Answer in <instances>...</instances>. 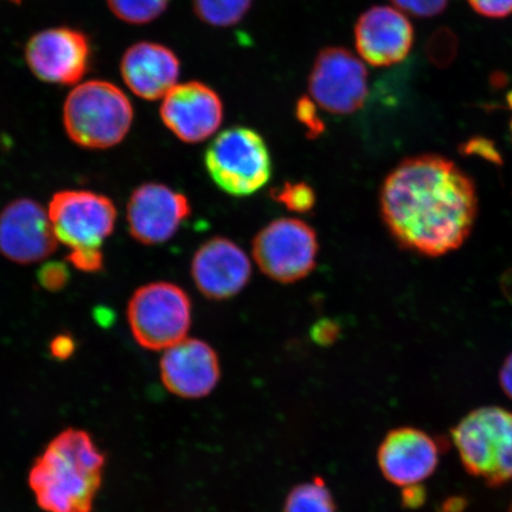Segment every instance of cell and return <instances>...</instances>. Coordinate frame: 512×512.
<instances>
[{
    "label": "cell",
    "mask_w": 512,
    "mask_h": 512,
    "mask_svg": "<svg viewBox=\"0 0 512 512\" xmlns=\"http://www.w3.org/2000/svg\"><path fill=\"white\" fill-rule=\"evenodd\" d=\"M380 202L393 238L425 256L457 251L469 239L478 215L475 182L439 155L403 160L384 181Z\"/></svg>",
    "instance_id": "obj_1"
},
{
    "label": "cell",
    "mask_w": 512,
    "mask_h": 512,
    "mask_svg": "<svg viewBox=\"0 0 512 512\" xmlns=\"http://www.w3.org/2000/svg\"><path fill=\"white\" fill-rule=\"evenodd\" d=\"M105 463L91 435L63 431L31 467L29 484L37 504L47 512H93Z\"/></svg>",
    "instance_id": "obj_2"
},
{
    "label": "cell",
    "mask_w": 512,
    "mask_h": 512,
    "mask_svg": "<svg viewBox=\"0 0 512 512\" xmlns=\"http://www.w3.org/2000/svg\"><path fill=\"white\" fill-rule=\"evenodd\" d=\"M134 111L126 94L111 82L80 83L63 106V125L76 145L91 150L120 144L131 130Z\"/></svg>",
    "instance_id": "obj_3"
},
{
    "label": "cell",
    "mask_w": 512,
    "mask_h": 512,
    "mask_svg": "<svg viewBox=\"0 0 512 512\" xmlns=\"http://www.w3.org/2000/svg\"><path fill=\"white\" fill-rule=\"evenodd\" d=\"M451 437L469 475L491 488L512 480V411L497 406L473 409Z\"/></svg>",
    "instance_id": "obj_4"
},
{
    "label": "cell",
    "mask_w": 512,
    "mask_h": 512,
    "mask_svg": "<svg viewBox=\"0 0 512 512\" xmlns=\"http://www.w3.org/2000/svg\"><path fill=\"white\" fill-rule=\"evenodd\" d=\"M204 164L217 187L236 197L255 194L272 175L271 153L264 138L242 126L221 132L208 146Z\"/></svg>",
    "instance_id": "obj_5"
},
{
    "label": "cell",
    "mask_w": 512,
    "mask_h": 512,
    "mask_svg": "<svg viewBox=\"0 0 512 512\" xmlns=\"http://www.w3.org/2000/svg\"><path fill=\"white\" fill-rule=\"evenodd\" d=\"M127 318L139 345L152 351L168 350L187 338L191 300L175 284H149L134 292L128 303Z\"/></svg>",
    "instance_id": "obj_6"
},
{
    "label": "cell",
    "mask_w": 512,
    "mask_h": 512,
    "mask_svg": "<svg viewBox=\"0 0 512 512\" xmlns=\"http://www.w3.org/2000/svg\"><path fill=\"white\" fill-rule=\"evenodd\" d=\"M318 248L317 234L309 224L297 219H279L255 236L253 256L268 278L291 284L313 271Z\"/></svg>",
    "instance_id": "obj_7"
},
{
    "label": "cell",
    "mask_w": 512,
    "mask_h": 512,
    "mask_svg": "<svg viewBox=\"0 0 512 512\" xmlns=\"http://www.w3.org/2000/svg\"><path fill=\"white\" fill-rule=\"evenodd\" d=\"M48 214L57 240L72 249L100 248L117 221L110 198L83 190L56 192Z\"/></svg>",
    "instance_id": "obj_8"
},
{
    "label": "cell",
    "mask_w": 512,
    "mask_h": 512,
    "mask_svg": "<svg viewBox=\"0 0 512 512\" xmlns=\"http://www.w3.org/2000/svg\"><path fill=\"white\" fill-rule=\"evenodd\" d=\"M309 91L311 99L326 112L354 114L361 110L368 98L367 68L348 49H323L313 63Z\"/></svg>",
    "instance_id": "obj_9"
},
{
    "label": "cell",
    "mask_w": 512,
    "mask_h": 512,
    "mask_svg": "<svg viewBox=\"0 0 512 512\" xmlns=\"http://www.w3.org/2000/svg\"><path fill=\"white\" fill-rule=\"evenodd\" d=\"M91 60V42L85 32L67 27L37 32L25 47L31 73L53 85H76L88 73Z\"/></svg>",
    "instance_id": "obj_10"
},
{
    "label": "cell",
    "mask_w": 512,
    "mask_h": 512,
    "mask_svg": "<svg viewBox=\"0 0 512 512\" xmlns=\"http://www.w3.org/2000/svg\"><path fill=\"white\" fill-rule=\"evenodd\" d=\"M57 241L49 214L34 200H16L0 213V254L16 264L47 259Z\"/></svg>",
    "instance_id": "obj_11"
},
{
    "label": "cell",
    "mask_w": 512,
    "mask_h": 512,
    "mask_svg": "<svg viewBox=\"0 0 512 512\" xmlns=\"http://www.w3.org/2000/svg\"><path fill=\"white\" fill-rule=\"evenodd\" d=\"M160 118L182 142L202 143L222 124V100L213 88L202 82L181 83L164 96Z\"/></svg>",
    "instance_id": "obj_12"
},
{
    "label": "cell",
    "mask_w": 512,
    "mask_h": 512,
    "mask_svg": "<svg viewBox=\"0 0 512 512\" xmlns=\"http://www.w3.org/2000/svg\"><path fill=\"white\" fill-rule=\"evenodd\" d=\"M191 213L188 198L158 183L133 191L127 204L128 230L144 245H159L177 233Z\"/></svg>",
    "instance_id": "obj_13"
},
{
    "label": "cell",
    "mask_w": 512,
    "mask_h": 512,
    "mask_svg": "<svg viewBox=\"0 0 512 512\" xmlns=\"http://www.w3.org/2000/svg\"><path fill=\"white\" fill-rule=\"evenodd\" d=\"M197 290L211 300H226L239 294L252 277V265L233 241L215 238L198 248L191 262Z\"/></svg>",
    "instance_id": "obj_14"
},
{
    "label": "cell",
    "mask_w": 512,
    "mask_h": 512,
    "mask_svg": "<svg viewBox=\"0 0 512 512\" xmlns=\"http://www.w3.org/2000/svg\"><path fill=\"white\" fill-rule=\"evenodd\" d=\"M355 43L358 54L371 66H393L411 53L413 25L400 10L374 6L358 18Z\"/></svg>",
    "instance_id": "obj_15"
},
{
    "label": "cell",
    "mask_w": 512,
    "mask_h": 512,
    "mask_svg": "<svg viewBox=\"0 0 512 512\" xmlns=\"http://www.w3.org/2000/svg\"><path fill=\"white\" fill-rule=\"evenodd\" d=\"M160 374L166 389L179 398H204L220 381L219 357L206 342L185 338L165 351Z\"/></svg>",
    "instance_id": "obj_16"
},
{
    "label": "cell",
    "mask_w": 512,
    "mask_h": 512,
    "mask_svg": "<svg viewBox=\"0 0 512 512\" xmlns=\"http://www.w3.org/2000/svg\"><path fill=\"white\" fill-rule=\"evenodd\" d=\"M440 445L412 427L389 432L379 448V466L388 482L408 488L419 485L437 470Z\"/></svg>",
    "instance_id": "obj_17"
},
{
    "label": "cell",
    "mask_w": 512,
    "mask_h": 512,
    "mask_svg": "<svg viewBox=\"0 0 512 512\" xmlns=\"http://www.w3.org/2000/svg\"><path fill=\"white\" fill-rule=\"evenodd\" d=\"M181 63L177 55L153 42H139L125 51L120 73L133 94L144 100L163 99L178 85Z\"/></svg>",
    "instance_id": "obj_18"
},
{
    "label": "cell",
    "mask_w": 512,
    "mask_h": 512,
    "mask_svg": "<svg viewBox=\"0 0 512 512\" xmlns=\"http://www.w3.org/2000/svg\"><path fill=\"white\" fill-rule=\"evenodd\" d=\"M253 0H192L195 14L211 27L227 28L238 24L251 10Z\"/></svg>",
    "instance_id": "obj_19"
},
{
    "label": "cell",
    "mask_w": 512,
    "mask_h": 512,
    "mask_svg": "<svg viewBox=\"0 0 512 512\" xmlns=\"http://www.w3.org/2000/svg\"><path fill=\"white\" fill-rule=\"evenodd\" d=\"M284 512H336V505L322 480H315L300 484L290 492Z\"/></svg>",
    "instance_id": "obj_20"
},
{
    "label": "cell",
    "mask_w": 512,
    "mask_h": 512,
    "mask_svg": "<svg viewBox=\"0 0 512 512\" xmlns=\"http://www.w3.org/2000/svg\"><path fill=\"white\" fill-rule=\"evenodd\" d=\"M113 15L128 24H146L162 16L170 0H106Z\"/></svg>",
    "instance_id": "obj_21"
},
{
    "label": "cell",
    "mask_w": 512,
    "mask_h": 512,
    "mask_svg": "<svg viewBox=\"0 0 512 512\" xmlns=\"http://www.w3.org/2000/svg\"><path fill=\"white\" fill-rule=\"evenodd\" d=\"M458 51V36L450 28L441 27L435 30L426 43L428 60L437 68L450 67L457 59Z\"/></svg>",
    "instance_id": "obj_22"
},
{
    "label": "cell",
    "mask_w": 512,
    "mask_h": 512,
    "mask_svg": "<svg viewBox=\"0 0 512 512\" xmlns=\"http://www.w3.org/2000/svg\"><path fill=\"white\" fill-rule=\"evenodd\" d=\"M273 200L294 213L306 214L315 207V191L306 183H286L273 191Z\"/></svg>",
    "instance_id": "obj_23"
},
{
    "label": "cell",
    "mask_w": 512,
    "mask_h": 512,
    "mask_svg": "<svg viewBox=\"0 0 512 512\" xmlns=\"http://www.w3.org/2000/svg\"><path fill=\"white\" fill-rule=\"evenodd\" d=\"M296 117L306 128L307 136L315 139L325 130L324 121L320 119L316 102L307 96L300 98L296 105Z\"/></svg>",
    "instance_id": "obj_24"
},
{
    "label": "cell",
    "mask_w": 512,
    "mask_h": 512,
    "mask_svg": "<svg viewBox=\"0 0 512 512\" xmlns=\"http://www.w3.org/2000/svg\"><path fill=\"white\" fill-rule=\"evenodd\" d=\"M400 11L418 18H432L443 14L450 0H392Z\"/></svg>",
    "instance_id": "obj_25"
},
{
    "label": "cell",
    "mask_w": 512,
    "mask_h": 512,
    "mask_svg": "<svg viewBox=\"0 0 512 512\" xmlns=\"http://www.w3.org/2000/svg\"><path fill=\"white\" fill-rule=\"evenodd\" d=\"M70 273L62 262H48L37 273L38 283L50 292L61 291L68 285Z\"/></svg>",
    "instance_id": "obj_26"
},
{
    "label": "cell",
    "mask_w": 512,
    "mask_h": 512,
    "mask_svg": "<svg viewBox=\"0 0 512 512\" xmlns=\"http://www.w3.org/2000/svg\"><path fill=\"white\" fill-rule=\"evenodd\" d=\"M459 152L464 156H479L488 162L502 165L503 157L497 150L495 142L485 137H472L459 146Z\"/></svg>",
    "instance_id": "obj_27"
},
{
    "label": "cell",
    "mask_w": 512,
    "mask_h": 512,
    "mask_svg": "<svg viewBox=\"0 0 512 512\" xmlns=\"http://www.w3.org/2000/svg\"><path fill=\"white\" fill-rule=\"evenodd\" d=\"M68 261L82 272H98L104 265V256L99 248H75L68 255Z\"/></svg>",
    "instance_id": "obj_28"
},
{
    "label": "cell",
    "mask_w": 512,
    "mask_h": 512,
    "mask_svg": "<svg viewBox=\"0 0 512 512\" xmlns=\"http://www.w3.org/2000/svg\"><path fill=\"white\" fill-rule=\"evenodd\" d=\"M478 15L501 19L512 15V0H467Z\"/></svg>",
    "instance_id": "obj_29"
},
{
    "label": "cell",
    "mask_w": 512,
    "mask_h": 512,
    "mask_svg": "<svg viewBox=\"0 0 512 512\" xmlns=\"http://www.w3.org/2000/svg\"><path fill=\"white\" fill-rule=\"evenodd\" d=\"M75 342L68 335L56 336L50 343V352L56 360H68L74 354Z\"/></svg>",
    "instance_id": "obj_30"
},
{
    "label": "cell",
    "mask_w": 512,
    "mask_h": 512,
    "mask_svg": "<svg viewBox=\"0 0 512 512\" xmlns=\"http://www.w3.org/2000/svg\"><path fill=\"white\" fill-rule=\"evenodd\" d=\"M338 326L330 320H323L315 325L312 331V338L319 344H330L335 341L338 336Z\"/></svg>",
    "instance_id": "obj_31"
},
{
    "label": "cell",
    "mask_w": 512,
    "mask_h": 512,
    "mask_svg": "<svg viewBox=\"0 0 512 512\" xmlns=\"http://www.w3.org/2000/svg\"><path fill=\"white\" fill-rule=\"evenodd\" d=\"M499 384L503 393L512 400V352L505 358L501 370H499Z\"/></svg>",
    "instance_id": "obj_32"
},
{
    "label": "cell",
    "mask_w": 512,
    "mask_h": 512,
    "mask_svg": "<svg viewBox=\"0 0 512 512\" xmlns=\"http://www.w3.org/2000/svg\"><path fill=\"white\" fill-rule=\"evenodd\" d=\"M407 494L405 495V503L408 507H419L425 501V491L419 485L408 486Z\"/></svg>",
    "instance_id": "obj_33"
},
{
    "label": "cell",
    "mask_w": 512,
    "mask_h": 512,
    "mask_svg": "<svg viewBox=\"0 0 512 512\" xmlns=\"http://www.w3.org/2000/svg\"><path fill=\"white\" fill-rule=\"evenodd\" d=\"M509 82V75L501 72V70H496V72L492 73L489 78L490 86L494 88L495 91H501V89L509 85Z\"/></svg>",
    "instance_id": "obj_34"
},
{
    "label": "cell",
    "mask_w": 512,
    "mask_h": 512,
    "mask_svg": "<svg viewBox=\"0 0 512 512\" xmlns=\"http://www.w3.org/2000/svg\"><path fill=\"white\" fill-rule=\"evenodd\" d=\"M507 105L508 107L510 108V110L512 111V91H510L508 94H507Z\"/></svg>",
    "instance_id": "obj_35"
},
{
    "label": "cell",
    "mask_w": 512,
    "mask_h": 512,
    "mask_svg": "<svg viewBox=\"0 0 512 512\" xmlns=\"http://www.w3.org/2000/svg\"><path fill=\"white\" fill-rule=\"evenodd\" d=\"M509 131H510V136H511V140H512V119L510 120Z\"/></svg>",
    "instance_id": "obj_36"
},
{
    "label": "cell",
    "mask_w": 512,
    "mask_h": 512,
    "mask_svg": "<svg viewBox=\"0 0 512 512\" xmlns=\"http://www.w3.org/2000/svg\"><path fill=\"white\" fill-rule=\"evenodd\" d=\"M11 3L21 4L22 0H9Z\"/></svg>",
    "instance_id": "obj_37"
},
{
    "label": "cell",
    "mask_w": 512,
    "mask_h": 512,
    "mask_svg": "<svg viewBox=\"0 0 512 512\" xmlns=\"http://www.w3.org/2000/svg\"><path fill=\"white\" fill-rule=\"evenodd\" d=\"M508 512H512V504H511V507H510V509H509V511H508Z\"/></svg>",
    "instance_id": "obj_38"
}]
</instances>
